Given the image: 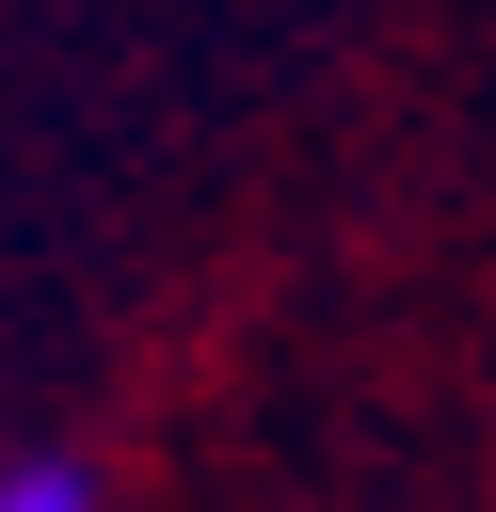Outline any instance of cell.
<instances>
[{
  "label": "cell",
  "instance_id": "obj_1",
  "mask_svg": "<svg viewBox=\"0 0 496 512\" xmlns=\"http://www.w3.org/2000/svg\"><path fill=\"white\" fill-rule=\"evenodd\" d=\"M0 512H96V464L80 448H16L0 464Z\"/></svg>",
  "mask_w": 496,
  "mask_h": 512
}]
</instances>
